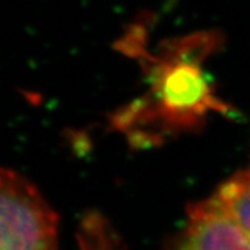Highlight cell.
I'll return each mask as SVG.
<instances>
[{"label": "cell", "mask_w": 250, "mask_h": 250, "mask_svg": "<svg viewBox=\"0 0 250 250\" xmlns=\"http://www.w3.org/2000/svg\"><path fill=\"white\" fill-rule=\"evenodd\" d=\"M213 198L250 237V170L225 181Z\"/></svg>", "instance_id": "277c9868"}, {"label": "cell", "mask_w": 250, "mask_h": 250, "mask_svg": "<svg viewBox=\"0 0 250 250\" xmlns=\"http://www.w3.org/2000/svg\"><path fill=\"white\" fill-rule=\"evenodd\" d=\"M128 54L141 60L146 89L119 109L111 126L133 147H153L202 126L211 114L230 115L234 109L218 97L204 62L217 47V36L201 33L171 40L155 55L129 42Z\"/></svg>", "instance_id": "6da1fadb"}, {"label": "cell", "mask_w": 250, "mask_h": 250, "mask_svg": "<svg viewBox=\"0 0 250 250\" xmlns=\"http://www.w3.org/2000/svg\"><path fill=\"white\" fill-rule=\"evenodd\" d=\"M174 250H250V237L213 197L188 207Z\"/></svg>", "instance_id": "3957f363"}, {"label": "cell", "mask_w": 250, "mask_h": 250, "mask_svg": "<svg viewBox=\"0 0 250 250\" xmlns=\"http://www.w3.org/2000/svg\"><path fill=\"white\" fill-rule=\"evenodd\" d=\"M0 250H59L58 216L37 188L13 170H1Z\"/></svg>", "instance_id": "7a4b0ae2"}]
</instances>
